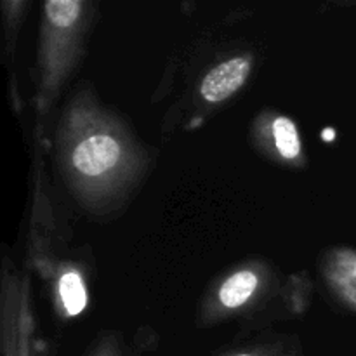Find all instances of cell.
<instances>
[{
  "label": "cell",
  "mask_w": 356,
  "mask_h": 356,
  "mask_svg": "<svg viewBox=\"0 0 356 356\" xmlns=\"http://www.w3.org/2000/svg\"><path fill=\"white\" fill-rule=\"evenodd\" d=\"M45 148L47 143L37 129L31 162V212L26 240V268L42 282L49 277L56 264L75 252L70 245L72 229L66 212L54 197L45 172Z\"/></svg>",
  "instance_id": "277c9868"
},
{
  "label": "cell",
  "mask_w": 356,
  "mask_h": 356,
  "mask_svg": "<svg viewBox=\"0 0 356 356\" xmlns=\"http://www.w3.org/2000/svg\"><path fill=\"white\" fill-rule=\"evenodd\" d=\"M315 282L308 271H287L266 257H247L212 278L200 296L195 322L200 329L236 323L261 332L308 313Z\"/></svg>",
  "instance_id": "7a4b0ae2"
},
{
  "label": "cell",
  "mask_w": 356,
  "mask_h": 356,
  "mask_svg": "<svg viewBox=\"0 0 356 356\" xmlns=\"http://www.w3.org/2000/svg\"><path fill=\"white\" fill-rule=\"evenodd\" d=\"M90 263L83 252L75 250L72 256L56 264L44 284L51 308L58 320L73 322L86 313L89 306Z\"/></svg>",
  "instance_id": "ba28073f"
},
{
  "label": "cell",
  "mask_w": 356,
  "mask_h": 356,
  "mask_svg": "<svg viewBox=\"0 0 356 356\" xmlns=\"http://www.w3.org/2000/svg\"><path fill=\"white\" fill-rule=\"evenodd\" d=\"M83 356H134V353L122 334L108 330L90 343Z\"/></svg>",
  "instance_id": "7c38bea8"
},
{
  "label": "cell",
  "mask_w": 356,
  "mask_h": 356,
  "mask_svg": "<svg viewBox=\"0 0 356 356\" xmlns=\"http://www.w3.org/2000/svg\"><path fill=\"white\" fill-rule=\"evenodd\" d=\"M96 19L92 0H49L42 6L35 58V111L42 120L86 59Z\"/></svg>",
  "instance_id": "3957f363"
},
{
  "label": "cell",
  "mask_w": 356,
  "mask_h": 356,
  "mask_svg": "<svg viewBox=\"0 0 356 356\" xmlns=\"http://www.w3.org/2000/svg\"><path fill=\"white\" fill-rule=\"evenodd\" d=\"M54 170L76 207L92 219L120 216L155 167V149L108 106L89 82L59 108L51 138Z\"/></svg>",
  "instance_id": "6da1fadb"
},
{
  "label": "cell",
  "mask_w": 356,
  "mask_h": 356,
  "mask_svg": "<svg viewBox=\"0 0 356 356\" xmlns=\"http://www.w3.org/2000/svg\"><path fill=\"white\" fill-rule=\"evenodd\" d=\"M256 68L252 51H233L212 59L190 83L179 103L170 110L163 127L191 132L235 99L249 83Z\"/></svg>",
  "instance_id": "5b68a950"
},
{
  "label": "cell",
  "mask_w": 356,
  "mask_h": 356,
  "mask_svg": "<svg viewBox=\"0 0 356 356\" xmlns=\"http://www.w3.org/2000/svg\"><path fill=\"white\" fill-rule=\"evenodd\" d=\"M320 284L332 301L356 315V249L332 245L322 250L316 263Z\"/></svg>",
  "instance_id": "9c48e42d"
},
{
  "label": "cell",
  "mask_w": 356,
  "mask_h": 356,
  "mask_svg": "<svg viewBox=\"0 0 356 356\" xmlns=\"http://www.w3.org/2000/svg\"><path fill=\"white\" fill-rule=\"evenodd\" d=\"M30 2L26 0H2V40H3V61L16 58V45L23 30L24 19L28 16Z\"/></svg>",
  "instance_id": "8fae6325"
},
{
  "label": "cell",
  "mask_w": 356,
  "mask_h": 356,
  "mask_svg": "<svg viewBox=\"0 0 356 356\" xmlns=\"http://www.w3.org/2000/svg\"><path fill=\"white\" fill-rule=\"evenodd\" d=\"M249 143L257 155L280 169H308V149L298 122L277 108H263L250 120Z\"/></svg>",
  "instance_id": "52a82bcc"
},
{
  "label": "cell",
  "mask_w": 356,
  "mask_h": 356,
  "mask_svg": "<svg viewBox=\"0 0 356 356\" xmlns=\"http://www.w3.org/2000/svg\"><path fill=\"white\" fill-rule=\"evenodd\" d=\"M211 356H305V353L298 336L256 334L247 339L235 341Z\"/></svg>",
  "instance_id": "30bf717a"
},
{
  "label": "cell",
  "mask_w": 356,
  "mask_h": 356,
  "mask_svg": "<svg viewBox=\"0 0 356 356\" xmlns=\"http://www.w3.org/2000/svg\"><path fill=\"white\" fill-rule=\"evenodd\" d=\"M31 271L3 256L0 275V356H38L42 343L31 294Z\"/></svg>",
  "instance_id": "8992f818"
}]
</instances>
